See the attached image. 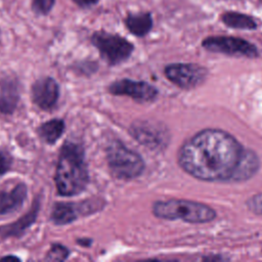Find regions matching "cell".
Returning a JSON list of instances; mask_svg holds the SVG:
<instances>
[{
    "mask_svg": "<svg viewBox=\"0 0 262 262\" xmlns=\"http://www.w3.org/2000/svg\"><path fill=\"white\" fill-rule=\"evenodd\" d=\"M259 166L260 163L257 155L250 149H244L231 181H243L251 178L258 171Z\"/></svg>",
    "mask_w": 262,
    "mask_h": 262,
    "instance_id": "cell-16",
    "label": "cell"
},
{
    "mask_svg": "<svg viewBox=\"0 0 262 262\" xmlns=\"http://www.w3.org/2000/svg\"><path fill=\"white\" fill-rule=\"evenodd\" d=\"M12 165V157L5 148H0V177L8 172Z\"/></svg>",
    "mask_w": 262,
    "mask_h": 262,
    "instance_id": "cell-21",
    "label": "cell"
},
{
    "mask_svg": "<svg viewBox=\"0 0 262 262\" xmlns=\"http://www.w3.org/2000/svg\"><path fill=\"white\" fill-rule=\"evenodd\" d=\"M202 46L212 52L234 56H258V49L252 43L242 38L231 36H211L203 40Z\"/></svg>",
    "mask_w": 262,
    "mask_h": 262,
    "instance_id": "cell-7",
    "label": "cell"
},
{
    "mask_svg": "<svg viewBox=\"0 0 262 262\" xmlns=\"http://www.w3.org/2000/svg\"><path fill=\"white\" fill-rule=\"evenodd\" d=\"M79 8L82 9H86V8H90L92 6H95L99 0H72Z\"/></svg>",
    "mask_w": 262,
    "mask_h": 262,
    "instance_id": "cell-23",
    "label": "cell"
},
{
    "mask_svg": "<svg viewBox=\"0 0 262 262\" xmlns=\"http://www.w3.org/2000/svg\"><path fill=\"white\" fill-rule=\"evenodd\" d=\"M124 25L132 35L141 38L151 31L154 26L152 15L150 12L128 13L124 18Z\"/></svg>",
    "mask_w": 262,
    "mask_h": 262,
    "instance_id": "cell-15",
    "label": "cell"
},
{
    "mask_svg": "<svg viewBox=\"0 0 262 262\" xmlns=\"http://www.w3.org/2000/svg\"><path fill=\"white\" fill-rule=\"evenodd\" d=\"M19 100V82L14 74H3L0 78V113L11 115Z\"/></svg>",
    "mask_w": 262,
    "mask_h": 262,
    "instance_id": "cell-12",
    "label": "cell"
},
{
    "mask_svg": "<svg viewBox=\"0 0 262 262\" xmlns=\"http://www.w3.org/2000/svg\"><path fill=\"white\" fill-rule=\"evenodd\" d=\"M66 125L61 119H52L44 122L37 128L40 138L47 144H54L63 134Z\"/></svg>",
    "mask_w": 262,
    "mask_h": 262,
    "instance_id": "cell-17",
    "label": "cell"
},
{
    "mask_svg": "<svg viewBox=\"0 0 262 262\" xmlns=\"http://www.w3.org/2000/svg\"><path fill=\"white\" fill-rule=\"evenodd\" d=\"M40 209V199H36L30 209L23 217L17 219L14 223H9L0 226V235L3 238L10 236H20L36 220Z\"/></svg>",
    "mask_w": 262,
    "mask_h": 262,
    "instance_id": "cell-14",
    "label": "cell"
},
{
    "mask_svg": "<svg viewBox=\"0 0 262 262\" xmlns=\"http://www.w3.org/2000/svg\"><path fill=\"white\" fill-rule=\"evenodd\" d=\"M90 41L98 50L100 57L110 66L124 62L134 50V45L126 38L103 30L94 32L90 37Z\"/></svg>",
    "mask_w": 262,
    "mask_h": 262,
    "instance_id": "cell-5",
    "label": "cell"
},
{
    "mask_svg": "<svg viewBox=\"0 0 262 262\" xmlns=\"http://www.w3.org/2000/svg\"><path fill=\"white\" fill-rule=\"evenodd\" d=\"M101 208V203L96 200H88L79 203H55L52 207L50 219L54 224L64 225L74 222L80 216L92 214Z\"/></svg>",
    "mask_w": 262,
    "mask_h": 262,
    "instance_id": "cell-9",
    "label": "cell"
},
{
    "mask_svg": "<svg viewBox=\"0 0 262 262\" xmlns=\"http://www.w3.org/2000/svg\"><path fill=\"white\" fill-rule=\"evenodd\" d=\"M152 213L161 219H180L190 223L210 222L216 217L215 211L202 203L186 200H168L156 202Z\"/></svg>",
    "mask_w": 262,
    "mask_h": 262,
    "instance_id": "cell-3",
    "label": "cell"
},
{
    "mask_svg": "<svg viewBox=\"0 0 262 262\" xmlns=\"http://www.w3.org/2000/svg\"><path fill=\"white\" fill-rule=\"evenodd\" d=\"M166 77L176 86L191 89L201 85L207 78V69L193 63H173L165 68Z\"/></svg>",
    "mask_w": 262,
    "mask_h": 262,
    "instance_id": "cell-8",
    "label": "cell"
},
{
    "mask_svg": "<svg viewBox=\"0 0 262 262\" xmlns=\"http://www.w3.org/2000/svg\"><path fill=\"white\" fill-rule=\"evenodd\" d=\"M1 260L2 261H6V260H18V258L17 257H15V256H6V257H3V258H1Z\"/></svg>",
    "mask_w": 262,
    "mask_h": 262,
    "instance_id": "cell-25",
    "label": "cell"
},
{
    "mask_svg": "<svg viewBox=\"0 0 262 262\" xmlns=\"http://www.w3.org/2000/svg\"><path fill=\"white\" fill-rule=\"evenodd\" d=\"M106 161L112 174L123 180H130L140 176L145 164L139 154L127 147L120 140H113L106 149Z\"/></svg>",
    "mask_w": 262,
    "mask_h": 262,
    "instance_id": "cell-4",
    "label": "cell"
},
{
    "mask_svg": "<svg viewBox=\"0 0 262 262\" xmlns=\"http://www.w3.org/2000/svg\"><path fill=\"white\" fill-rule=\"evenodd\" d=\"M28 187L24 182L16 183L8 190H0V215L18 210L27 199Z\"/></svg>",
    "mask_w": 262,
    "mask_h": 262,
    "instance_id": "cell-13",
    "label": "cell"
},
{
    "mask_svg": "<svg viewBox=\"0 0 262 262\" xmlns=\"http://www.w3.org/2000/svg\"><path fill=\"white\" fill-rule=\"evenodd\" d=\"M70 255V251L62 245L54 244L51 246L47 255L45 256L46 261H63L68 259Z\"/></svg>",
    "mask_w": 262,
    "mask_h": 262,
    "instance_id": "cell-19",
    "label": "cell"
},
{
    "mask_svg": "<svg viewBox=\"0 0 262 262\" xmlns=\"http://www.w3.org/2000/svg\"><path fill=\"white\" fill-rule=\"evenodd\" d=\"M33 102L43 111H51L59 98V86L51 77L36 80L31 90Z\"/></svg>",
    "mask_w": 262,
    "mask_h": 262,
    "instance_id": "cell-11",
    "label": "cell"
},
{
    "mask_svg": "<svg viewBox=\"0 0 262 262\" xmlns=\"http://www.w3.org/2000/svg\"><path fill=\"white\" fill-rule=\"evenodd\" d=\"M221 20L225 26L238 30H255L258 27L254 17L236 11L224 12L221 15Z\"/></svg>",
    "mask_w": 262,
    "mask_h": 262,
    "instance_id": "cell-18",
    "label": "cell"
},
{
    "mask_svg": "<svg viewBox=\"0 0 262 262\" xmlns=\"http://www.w3.org/2000/svg\"><path fill=\"white\" fill-rule=\"evenodd\" d=\"M77 242H78L82 247H89L90 244H91V242H92V239L84 238V239H78Z\"/></svg>",
    "mask_w": 262,
    "mask_h": 262,
    "instance_id": "cell-24",
    "label": "cell"
},
{
    "mask_svg": "<svg viewBox=\"0 0 262 262\" xmlns=\"http://www.w3.org/2000/svg\"><path fill=\"white\" fill-rule=\"evenodd\" d=\"M247 207L255 214L262 215V193L253 195L247 201Z\"/></svg>",
    "mask_w": 262,
    "mask_h": 262,
    "instance_id": "cell-22",
    "label": "cell"
},
{
    "mask_svg": "<svg viewBox=\"0 0 262 262\" xmlns=\"http://www.w3.org/2000/svg\"><path fill=\"white\" fill-rule=\"evenodd\" d=\"M243 146L223 130L206 129L186 140L178 152L179 166L205 181H231Z\"/></svg>",
    "mask_w": 262,
    "mask_h": 262,
    "instance_id": "cell-1",
    "label": "cell"
},
{
    "mask_svg": "<svg viewBox=\"0 0 262 262\" xmlns=\"http://www.w3.org/2000/svg\"><path fill=\"white\" fill-rule=\"evenodd\" d=\"M57 192L72 196L83 192L89 182L84 148L75 142H66L59 152L54 175Z\"/></svg>",
    "mask_w": 262,
    "mask_h": 262,
    "instance_id": "cell-2",
    "label": "cell"
},
{
    "mask_svg": "<svg viewBox=\"0 0 262 262\" xmlns=\"http://www.w3.org/2000/svg\"><path fill=\"white\" fill-rule=\"evenodd\" d=\"M107 90L114 95H127L138 102H149L158 96V90L145 81L121 79L113 82Z\"/></svg>",
    "mask_w": 262,
    "mask_h": 262,
    "instance_id": "cell-10",
    "label": "cell"
},
{
    "mask_svg": "<svg viewBox=\"0 0 262 262\" xmlns=\"http://www.w3.org/2000/svg\"><path fill=\"white\" fill-rule=\"evenodd\" d=\"M32 10L37 15H47L54 7L56 0H31Z\"/></svg>",
    "mask_w": 262,
    "mask_h": 262,
    "instance_id": "cell-20",
    "label": "cell"
},
{
    "mask_svg": "<svg viewBox=\"0 0 262 262\" xmlns=\"http://www.w3.org/2000/svg\"><path fill=\"white\" fill-rule=\"evenodd\" d=\"M129 132L140 144L152 150L165 148L170 138L169 132L163 124L146 120L134 122Z\"/></svg>",
    "mask_w": 262,
    "mask_h": 262,
    "instance_id": "cell-6",
    "label": "cell"
}]
</instances>
